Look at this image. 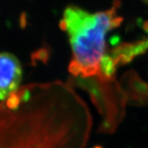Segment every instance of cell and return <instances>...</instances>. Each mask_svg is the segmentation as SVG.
<instances>
[{"instance_id": "1", "label": "cell", "mask_w": 148, "mask_h": 148, "mask_svg": "<svg viewBox=\"0 0 148 148\" xmlns=\"http://www.w3.org/2000/svg\"><path fill=\"white\" fill-rule=\"evenodd\" d=\"M119 2L110 9L90 13L77 6L68 7L60 27L67 33L72 51L69 72L82 78L101 75L105 53L106 35L123 21L117 13Z\"/></svg>"}, {"instance_id": "2", "label": "cell", "mask_w": 148, "mask_h": 148, "mask_svg": "<svg viewBox=\"0 0 148 148\" xmlns=\"http://www.w3.org/2000/svg\"><path fill=\"white\" fill-rule=\"evenodd\" d=\"M22 69L17 58L7 52L0 53V100H5L17 90Z\"/></svg>"}, {"instance_id": "3", "label": "cell", "mask_w": 148, "mask_h": 148, "mask_svg": "<svg viewBox=\"0 0 148 148\" xmlns=\"http://www.w3.org/2000/svg\"><path fill=\"white\" fill-rule=\"evenodd\" d=\"M145 28L148 32V21L145 24ZM130 49L134 57H137L140 54H142L148 49V38L145 40L135 42H131Z\"/></svg>"}, {"instance_id": "4", "label": "cell", "mask_w": 148, "mask_h": 148, "mask_svg": "<svg viewBox=\"0 0 148 148\" xmlns=\"http://www.w3.org/2000/svg\"><path fill=\"white\" fill-rule=\"evenodd\" d=\"M144 1H145V2H147V3L148 4V0H144Z\"/></svg>"}, {"instance_id": "5", "label": "cell", "mask_w": 148, "mask_h": 148, "mask_svg": "<svg viewBox=\"0 0 148 148\" xmlns=\"http://www.w3.org/2000/svg\"><path fill=\"white\" fill-rule=\"evenodd\" d=\"M94 148H102V147H94Z\"/></svg>"}]
</instances>
